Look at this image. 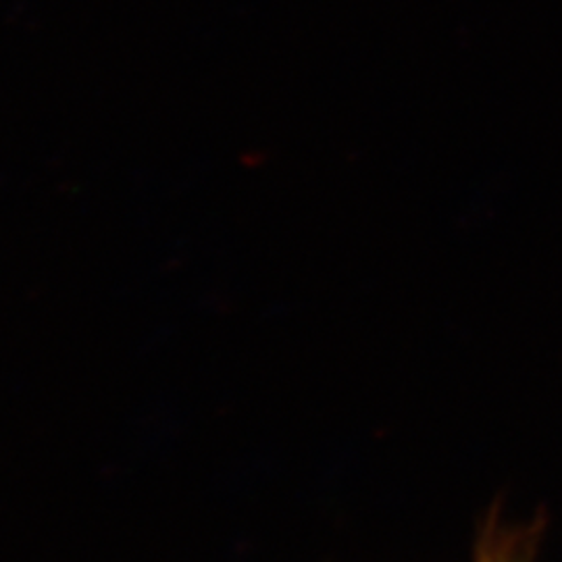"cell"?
Returning a JSON list of instances; mask_svg holds the SVG:
<instances>
[{
    "label": "cell",
    "mask_w": 562,
    "mask_h": 562,
    "mask_svg": "<svg viewBox=\"0 0 562 562\" xmlns=\"http://www.w3.org/2000/svg\"><path fill=\"white\" fill-rule=\"evenodd\" d=\"M487 562H494V561H490V559H487Z\"/></svg>",
    "instance_id": "obj_1"
},
{
    "label": "cell",
    "mask_w": 562,
    "mask_h": 562,
    "mask_svg": "<svg viewBox=\"0 0 562 562\" xmlns=\"http://www.w3.org/2000/svg\"><path fill=\"white\" fill-rule=\"evenodd\" d=\"M485 562H487V561H485Z\"/></svg>",
    "instance_id": "obj_2"
}]
</instances>
